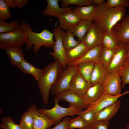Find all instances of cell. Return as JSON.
Here are the masks:
<instances>
[{
  "label": "cell",
  "mask_w": 129,
  "mask_h": 129,
  "mask_svg": "<svg viewBox=\"0 0 129 129\" xmlns=\"http://www.w3.org/2000/svg\"><path fill=\"white\" fill-rule=\"evenodd\" d=\"M92 85L85 80L77 72L73 76L68 89L82 98Z\"/></svg>",
  "instance_id": "5bb4252c"
},
{
  "label": "cell",
  "mask_w": 129,
  "mask_h": 129,
  "mask_svg": "<svg viewBox=\"0 0 129 129\" xmlns=\"http://www.w3.org/2000/svg\"><path fill=\"white\" fill-rule=\"evenodd\" d=\"M81 41L75 40L70 32H65L63 37V42L66 51L78 45Z\"/></svg>",
  "instance_id": "1f68e13d"
},
{
  "label": "cell",
  "mask_w": 129,
  "mask_h": 129,
  "mask_svg": "<svg viewBox=\"0 0 129 129\" xmlns=\"http://www.w3.org/2000/svg\"><path fill=\"white\" fill-rule=\"evenodd\" d=\"M127 48L128 49V52L127 56V58L129 57V45L127 46Z\"/></svg>",
  "instance_id": "bcb514c9"
},
{
  "label": "cell",
  "mask_w": 129,
  "mask_h": 129,
  "mask_svg": "<svg viewBox=\"0 0 129 129\" xmlns=\"http://www.w3.org/2000/svg\"><path fill=\"white\" fill-rule=\"evenodd\" d=\"M63 69L58 61L56 60L48 64L43 69V75L38 82V85L45 104H48L51 89L59 78Z\"/></svg>",
  "instance_id": "3957f363"
},
{
  "label": "cell",
  "mask_w": 129,
  "mask_h": 129,
  "mask_svg": "<svg viewBox=\"0 0 129 129\" xmlns=\"http://www.w3.org/2000/svg\"><path fill=\"white\" fill-rule=\"evenodd\" d=\"M121 78L118 73L107 72L102 83L104 93L117 96L121 94Z\"/></svg>",
  "instance_id": "ba28073f"
},
{
  "label": "cell",
  "mask_w": 129,
  "mask_h": 129,
  "mask_svg": "<svg viewBox=\"0 0 129 129\" xmlns=\"http://www.w3.org/2000/svg\"><path fill=\"white\" fill-rule=\"evenodd\" d=\"M81 129H91L90 125H88Z\"/></svg>",
  "instance_id": "f6af8a7d"
},
{
  "label": "cell",
  "mask_w": 129,
  "mask_h": 129,
  "mask_svg": "<svg viewBox=\"0 0 129 129\" xmlns=\"http://www.w3.org/2000/svg\"><path fill=\"white\" fill-rule=\"evenodd\" d=\"M5 50L8 59L14 66H17L25 59L24 54L22 50L21 46L8 48Z\"/></svg>",
  "instance_id": "484cf974"
},
{
  "label": "cell",
  "mask_w": 129,
  "mask_h": 129,
  "mask_svg": "<svg viewBox=\"0 0 129 129\" xmlns=\"http://www.w3.org/2000/svg\"><path fill=\"white\" fill-rule=\"evenodd\" d=\"M58 18L60 27L67 30L74 27L81 20L72 10L62 13Z\"/></svg>",
  "instance_id": "2e32d148"
},
{
  "label": "cell",
  "mask_w": 129,
  "mask_h": 129,
  "mask_svg": "<svg viewBox=\"0 0 129 129\" xmlns=\"http://www.w3.org/2000/svg\"><path fill=\"white\" fill-rule=\"evenodd\" d=\"M28 1L27 0H16V6L21 9L27 4Z\"/></svg>",
  "instance_id": "b9f144b4"
},
{
  "label": "cell",
  "mask_w": 129,
  "mask_h": 129,
  "mask_svg": "<svg viewBox=\"0 0 129 129\" xmlns=\"http://www.w3.org/2000/svg\"><path fill=\"white\" fill-rule=\"evenodd\" d=\"M107 73L106 69L102 63L99 62L96 63L91 77V83L92 86L102 84Z\"/></svg>",
  "instance_id": "603a6c76"
},
{
  "label": "cell",
  "mask_w": 129,
  "mask_h": 129,
  "mask_svg": "<svg viewBox=\"0 0 129 129\" xmlns=\"http://www.w3.org/2000/svg\"><path fill=\"white\" fill-rule=\"evenodd\" d=\"M18 22L17 20L11 21L9 23L0 20V33L10 32L22 28L21 24Z\"/></svg>",
  "instance_id": "4dcf8cb0"
},
{
  "label": "cell",
  "mask_w": 129,
  "mask_h": 129,
  "mask_svg": "<svg viewBox=\"0 0 129 129\" xmlns=\"http://www.w3.org/2000/svg\"><path fill=\"white\" fill-rule=\"evenodd\" d=\"M27 37L21 28L10 32L0 33V48H6L21 46L26 43Z\"/></svg>",
  "instance_id": "8992f818"
},
{
  "label": "cell",
  "mask_w": 129,
  "mask_h": 129,
  "mask_svg": "<svg viewBox=\"0 0 129 129\" xmlns=\"http://www.w3.org/2000/svg\"><path fill=\"white\" fill-rule=\"evenodd\" d=\"M76 72L75 66H68L63 70L59 79L52 86L50 90L51 94L56 95L68 90Z\"/></svg>",
  "instance_id": "52a82bcc"
},
{
  "label": "cell",
  "mask_w": 129,
  "mask_h": 129,
  "mask_svg": "<svg viewBox=\"0 0 129 129\" xmlns=\"http://www.w3.org/2000/svg\"><path fill=\"white\" fill-rule=\"evenodd\" d=\"M32 113L34 118L33 129H47L54 124V122L44 115L39 113L35 104L28 108Z\"/></svg>",
  "instance_id": "9a60e30c"
},
{
  "label": "cell",
  "mask_w": 129,
  "mask_h": 129,
  "mask_svg": "<svg viewBox=\"0 0 129 129\" xmlns=\"http://www.w3.org/2000/svg\"><path fill=\"white\" fill-rule=\"evenodd\" d=\"M46 1L47 7L42 12V14L44 16L50 15L58 18L62 13L70 11L73 9L72 6L65 8L60 7L58 4L59 0H47Z\"/></svg>",
  "instance_id": "d6986e66"
},
{
  "label": "cell",
  "mask_w": 129,
  "mask_h": 129,
  "mask_svg": "<svg viewBox=\"0 0 129 129\" xmlns=\"http://www.w3.org/2000/svg\"><path fill=\"white\" fill-rule=\"evenodd\" d=\"M88 125L79 116L72 119H70L68 124V129L79 128L81 129Z\"/></svg>",
  "instance_id": "8d00e7d4"
},
{
  "label": "cell",
  "mask_w": 129,
  "mask_h": 129,
  "mask_svg": "<svg viewBox=\"0 0 129 129\" xmlns=\"http://www.w3.org/2000/svg\"><path fill=\"white\" fill-rule=\"evenodd\" d=\"M104 34L93 23L82 41L89 49L102 43Z\"/></svg>",
  "instance_id": "4fadbf2b"
},
{
  "label": "cell",
  "mask_w": 129,
  "mask_h": 129,
  "mask_svg": "<svg viewBox=\"0 0 129 129\" xmlns=\"http://www.w3.org/2000/svg\"><path fill=\"white\" fill-rule=\"evenodd\" d=\"M64 32L59 26H55L53 32L55 40L54 44L52 48L53 51L48 53V54L52 56L55 60L58 61L64 69L67 68L68 63L66 51L63 42V37Z\"/></svg>",
  "instance_id": "5b68a950"
},
{
  "label": "cell",
  "mask_w": 129,
  "mask_h": 129,
  "mask_svg": "<svg viewBox=\"0 0 129 129\" xmlns=\"http://www.w3.org/2000/svg\"><path fill=\"white\" fill-rule=\"evenodd\" d=\"M21 22L27 37L26 49H30L33 44V52L36 54L42 46L48 48H53L55 43L53 33L45 29L41 32H35L32 30L30 25L26 21H21Z\"/></svg>",
  "instance_id": "7a4b0ae2"
},
{
  "label": "cell",
  "mask_w": 129,
  "mask_h": 129,
  "mask_svg": "<svg viewBox=\"0 0 129 129\" xmlns=\"http://www.w3.org/2000/svg\"><path fill=\"white\" fill-rule=\"evenodd\" d=\"M72 10L81 20L93 22L96 17L97 6L93 4L88 6H78L75 7Z\"/></svg>",
  "instance_id": "e0dca14e"
},
{
  "label": "cell",
  "mask_w": 129,
  "mask_h": 129,
  "mask_svg": "<svg viewBox=\"0 0 129 129\" xmlns=\"http://www.w3.org/2000/svg\"><path fill=\"white\" fill-rule=\"evenodd\" d=\"M118 73L122 81V87H125L126 84H129V57L127 58L125 61Z\"/></svg>",
  "instance_id": "d6a6232c"
},
{
  "label": "cell",
  "mask_w": 129,
  "mask_h": 129,
  "mask_svg": "<svg viewBox=\"0 0 129 129\" xmlns=\"http://www.w3.org/2000/svg\"><path fill=\"white\" fill-rule=\"evenodd\" d=\"M19 70L22 72L30 74L38 82L43 75V70L38 69L29 63L25 59L17 66Z\"/></svg>",
  "instance_id": "cb8c5ba5"
},
{
  "label": "cell",
  "mask_w": 129,
  "mask_h": 129,
  "mask_svg": "<svg viewBox=\"0 0 129 129\" xmlns=\"http://www.w3.org/2000/svg\"><path fill=\"white\" fill-rule=\"evenodd\" d=\"M126 129H129V124H128L126 126Z\"/></svg>",
  "instance_id": "7dc6e473"
},
{
  "label": "cell",
  "mask_w": 129,
  "mask_h": 129,
  "mask_svg": "<svg viewBox=\"0 0 129 129\" xmlns=\"http://www.w3.org/2000/svg\"><path fill=\"white\" fill-rule=\"evenodd\" d=\"M128 52L127 46L119 45L109 65L106 69L107 72L118 73L125 61Z\"/></svg>",
  "instance_id": "9c48e42d"
},
{
  "label": "cell",
  "mask_w": 129,
  "mask_h": 129,
  "mask_svg": "<svg viewBox=\"0 0 129 129\" xmlns=\"http://www.w3.org/2000/svg\"><path fill=\"white\" fill-rule=\"evenodd\" d=\"M9 7L15 8L16 7V0H5Z\"/></svg>",
  "instance_id": "7bdbcfd3"
},
{
  "label": "cell",
  "mask_w": 129,
  "mask_h": 129,
  "mask_svg": "<svg viewBox=\"0 0 129 129\" xmlns=\"http://www.w3.org/2000/svg\"><path fill=\"white\" fill-rule=\"evenodd\" d=\"M106 4L109 7H123L126 8L129 6V2L128 0H108Z\"/></svg>",
  "instance_id": "f35d334b"
},
{
  "label": "cell",
  "mask_w": 129,
  "mask_h": 129,
  "mask_svg": "<svg viewBox=\"0 0 129 129\" xmlns=\"http://www.w3.org/2000/svg\"><path fill=\"white\" fill-rule=\"evenodd\" d=\"M96 63L87 61L79 63L75 66L77 72L86 81L91 83V77Z\"/></svg>",
  "instance_id": "4316f807"
},
{
  "label": "cell",
  "mask_w": 129,
  "mask_h": 129,
  "mask_svg": "<svg viewBox=\"0 0 129 129\" xmlns=\"http://www.w3.org/2000/svg\"><path fill=\"white\" fill-rule=\"evenodd\" d=\"M126 12L125 8L109 7L104 2L97 6V15L93 23L104 34L111 32L113 27L125 17Z\"/></svg>",
  "instance_id": "6da1fadb"
},
{
  "label": "cell",
  "mask_w": 129,
  "mask_h": 129,
  "mask_svg": "<svg viewBox=\"0 0 129 129\" xmlns=\"http://www.w3.org/2000/svg\"><path fill=\"white\" fill-rule=\"evenodd\" d=\"M94 4L97 6L99 5L102 4L104 2L103 0H92Z\"/></svg>",
  "instance_id": "ee69618b"
},
{
  "label": "cell",
  "mask_w": 129,
  "mask_h": 129,
  "mask_svg": "<svg viewBox=\"0 0 129 129\" xmlns=\"http://www.w3.org/2000/svg\"><path fill=\"white\" fill-rule=\"evenodd\" d=\"M116 49L110 48L102 47L100 54L99 62L102 63L106 68L109 65Z\"/></svg>",
  "instance_id": "83f0119b"
},
{
  "label": "cell",
  "mask_w": 129,
  "mask_h": 129,
  "mask_svg": "<svg viewBox=\"0 0 129 129\" xmlns=\"http://www.w3.org/2000/svg\"><path fill=\"white\" fill-rule=\"evenodd\" d=\"M109 125L108 121L95 120L90 126L91 129H108Z\"/></svg>",
  "instance_id": "ab89813d"
},
{
  "label": "cell",
  "mask_w": 129,
  "mask_h": 129,
  "mask_svg": "<svg viewBox=\"0 0 129 129\" xmlns=\"http://www.w3.org/2000/svg\"><path fill=\"white\" fill-rule=\"evenodd\" d=\"M103 47L102 43L89 49L81 57L75 61L68 63V66H75L83 62L91 61L95 63L99 62V57L102 48Z\"/></svg>",
  "instance_id": "ac0fdd59"
},
{
  "label": "cell",
  "mask_w": 129,
  "mask_h": 129,
  "mask_svg": "<svg viewBox=\"0 0 129 129\" xmlns=\"http://www.w3.org/2000/svg\"><path fill=\"white\" fill-rule=\"evenodd\" d=\"M89 49L84 43L81 41L75 47L66 51V56L68 62L73 61L79 59L84 55Z\"/></svg>",
  "instance_id": "d4e9b609"
},
{
  "label": "cell",
  "mask_w": 129,
  "mask_h": 129,
  "mask_svg": "<svg viewBox=\"0 0 129 129\" xmlns=\"http://www.w3.org/2000/svg\"><path fill=\"white\" fill-rule=\"evenodd\" d=\"M34 121L32 113L28 109L22 114L19 124L23 129H33Z\"/></svg>",
  "instance_id": "f1b7e54d"
},
{
  "label": "cell",
  "mask_w": 129,
  "mask_h": 129,
  "mask_svg": "<svg viewBox=\"0 0 129 129\" xmlns=\"http://www.w3.org/2000/svg\"><path fill=\"white\" fill-rule=\"evenodd\" d=\"M63 8H67L71 4L78 5L80 6H85L92 5L94 4L92 0H60Z\"/></svg>",
  "instance_id": "e575fe53"
},
{
  "label": "cell",
  "mask_w": 129,
  "mask_h": 129,
  "mask_svg": "<svg viewBox=\"0 0 129 129\" xmlns=\"http://www.w3.org/2000/svg\"><path fill=\"white\" fill-rule=\"evenodd\" d=\"M55 99L58 101H67L70 106L77 108L82 109L88 107L82 98L69 89L56 95Z\"/></svg>",
  "instance_id": "7c38bea8"
},
{
  "label": "cell",
  "mask_w": 129,
  "mask_h": 129,
  "mask_svg": "<svg viewBox=\"0 0 129 129\" xmlns=\"http://www.w3.org/2000/svg\"><path fill=\"white\" fill-rule=\"evenodd\" d=\"M111 32L117 38L118 45H129V14L115 26Z\"/></svg>",
  "instance_id": "30bf717a"
},
{
  "label": "cell",
  "mask_w": 129,
  "mask_h": 129,
  "mask_svg": "<svg viewBox=\"0 0 129 129\" xmlns=\"http://www.w3.org/2000/svg\"><path fill=\"white\" fill-rule=\"evenodd\" d=\"M9 8L5 0H0V20L5 21L11 17Z\"/></svg>",
  "instance_id": "74e56055"
},
{
  "label": "cell",
  "mask_w": 129,
  "mask_h": 129,
  "mask_svg": "<svg viewBox=\"0 0 129 129\" xmlns=\"http://www.w3.org/2000/svg\"><path fill=\"white\" fill-rule=\"evenodd\" d=\"M70 119L69 117H66L54 127L47 129H68V123Z\"/></svg>",
  "instance_id": "60d3db41"
},
{
  "label": "cell",
  "mask_w": 129,
  "mask_h": 129,
  "mask_svg": "<svg viewBox=\"0 0 129 129\" xmlns=\"http://www.w3.org/2000/svg\"><path fill=\"white\" fill-rule=\"evenodd\" d=\"M129 93V91H126L121 95L117 96L103 93L98 99L89 106L86 110H93L97 113L114 103L118 100L119 97Z\"/></svg>",
  "instance_id": "8fae6325"
},
{
  "label": "cell",
  "mask_w": 129,
  "mask_h": 129,
  "mask_svg": "<svg viewBox=\"0 0 129 129\" xmlns=\"http://www.w3.org/2000/svg\"><path fill=\"white\" fill-rule=\"evenodd\" d=\"M53 101L55 105L52 108H39L37 109L39 113L44 115L53 121L56 125L61 122L60 120L63 117L68 115L73 116L77 115L82 110L71 106L67 108L61 107L58 104V101L55 99Z\"/></svg>",
  "instance_id": "277c9868"
},
{
  "label": "cell",
  "mask_w": 129,
  "mask_h": 129,
  "mask_svg": "<svg viewBox=\"0 0 129 129\" xmlns=\"http://www.w3.org/2000/svg\"><path fill=\"white\" fill-rule=\"evenodd\" d=\"M102 43L103 47L110 48L116 49L119 46L118 41L112 32L104 34Z\"/></svg>",
  "instance_id": "f546056e"
},
{
  "label": "cell",
  "mask_w": 129,
  "mask_h": 129,
  "mask_svg": "<svg viewBox=\"0 0 129 129\" xmlns=\"http://www.w3.org/2000/svg\"><path fill=\"white\" fill-rule=\"evenodd\" d=\"M93 23L91 21L81 20L74 27L67 31L77 37L79 41H81Z\"/></svg>",
  "instance_id": "7402d4cb"
},
{
  "label": "cell",
  "mask_w": 129,
  "mask_h": 129,
  "mask_svg": "<svg viewBox=\"0 0 129 129\" xmlns=\"http://www.w3.org/2000/svg\"><path fill=\"white\" fill-rule=\"evenodd\" d=\"M95 112L92 110L81 111L77 114L80 116L88 125H90L94 122Z\"/></svg>",
  "instance_id": "d590c367"
},
{
  "label": "cell",
  "mask_w": 129,
  "mask_h": 129,
  "mask_svg": "<svg viewBox=\"0 0 129 129\" xmlns=\"http://www.w3.org/2000/svg\"><path fill=\"white\" fill-rule=\"evenodd\" d=\"M1 121L0 127L2 129H23L19 124L16 123L13 118L10 117H4L2 118Z\"/></svg>",
  "instance_id": "836d02e7"
},
{
  "label": "cell",
  "mask_w": 129,
  "mask_h": 129,
  "mask_svg": "<svg viewBox=\"0 0 129 129\" xmlns=\"http://www.w3.org/2000/svg\"><path fill=\"white\" fill-rule=\"evenodd\" d=\"M104 92L102 84L92 86L88 89L82 98L88 107L98 99Z\"/></svg>",
  "instance_id": "ffe728a7"
},
{
  "label": "cell",
  "mask_w": 129,
  "mask_h": 129,
  "mask_svg": "<svg viewBox=\"0 0 129 129\" xmlns=\"http://www.w3.org/2000/svg\"><path fill=\"white\" fill-rule=\"evenodd\" d=\"M121 107V102L118 100L114 103L109 106L95 113V120L109 121L116 114Z\"/></svg>",
  "instance_id": "44dd1931"
}]
</instances>
